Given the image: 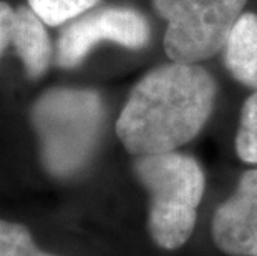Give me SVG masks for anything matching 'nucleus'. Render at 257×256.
<instances>
[{"instance_id":"1","label":"nucleus","mask_w":257,"mask_h":256,"mask_svg":"<svg viewBox=\"0 0 257 256\" xmlns=\"http://www.w3.org/2000/svg\"><path fill=\"white\" fill-rule=\"evenodd\" d=\"M216 83L199 65H163L131 90L116 120V135L135 156L174 151L198 135L209 118Z\"/></svg>"},{"instance_id":"2","label":"nucleus","mask_w":257,"mask_h":256,"mask_svg":"<svg viewBox=\"0 0 257 256\" xmlns=\"http://www.w3.org/2000/svg\"><path fill=\"white\" fill-rule=\"evenodd\" d=\"M135 173L150 193L148 230L160 248L178 249L193 235L204 193V173L193 156L168 151L143 155Z\"/></svg>"},{"instance_id":"3","label":"nucleus","mask_w":257,"mask_h":256,"mask_svg":"<svg viewBox=\"0 0 257 256\" xmlns=\"http://www.w3.org/2000/svg\"><path fill=\"white\" fill-rule=\"evenodd\" d=\"M30 115L47 170L55 177H70L81 170L100 137V95L78 89L48 90L34 103Z\"/></svg>"},{"instance_id":"4","label":"nucleus","mask_w":257,"mask_h":256,"mask_svg":"<svg viewBox=\"0 0 257 256\" xmlns=\"http://www.w3.org/2000/svg\"><path fill=\"white\" fill-rule=\"evenodd\" d=\"M247 0H153L168 22L165 50L173 62L198 63L222 50Z\"/></svg>"},{"instance_id":"5","label":"nucleus","mask_w":257,"mask_h":256,"mask_svg":"<svg viewBox=\"0 0 257 256\" xmlns=\"http://www.w3.org/2000/svg\"><path fill=\"white\" fill-rule=\"evenodd\" d=\"M148 40L150 27L140 12L128 7H105L65 27L57 45V63L62 68L78 67L100 42H114L138 50Z\"/></svg>"},{"instance_id":"6","label":"nucleus","mask_w":257,"mask_h":256,"mask_svg":"<svg viewBox=\"0 0 257 256\" xmlns=\"http://www.w3.org/2000/svg\"><path fill=\"white\" fill-rule=\"evenodd\" d=\"M211 233L224 253L257 256V170L240 175L234 195L212 216Z\"/></svg>"},{"instance_id":"7","label":"nucleus","mask_w":257,"mask_h":256,"mask_svg":"<svg viewBox=\"0 0 257 256\" xmlns=\"http://www.w3.org/2000/svg\"><path fill=\"white\" fill-rule=\"evenodd\" d=\"M43 22L30 7L15 9L12 43L29 78H40L52 58V43Z\"/></svg>"},{"instance_id":"8","label":"nucleus","mask_w":257,"mask_h":256,"mask_svg":"<svg viewBox=\"0 0 257 256\" xmlns=\"http://www.w3.org/2000/svg\"><path fill=\"white\" fill-rule=\"evenodd\" d=\"M224 62L232 77L257 90V15L239 17L224 45Z\"/></svg>"},{"instance_id":"9","label":"nucleus","mask_w":257,"mask_h":256,"mask_svg":"<svg viewBox=\"0 0 257 256\" xmlns=\"http://www.w3.org/2000/svg\"><path fill=\"white\" fill-rule=\"evenodd\" d=\"M100 0H29V7L47 25L57 27L93 9Z\"/></svg>"},{"instance_id":"10","label":"nucleus","mask_w":257,"mask_h":256,"mask_svg":"<svg viewBox=\"0 0 257 256\" xmlns=\"http://www.w3.org/2000/svg\"><path fill=\"white\" fill-rule=\"evenodd\" d=\"M0 256H55L37 246L29 228L22 223L0 220Z\"/></svg>"},{"instance_id":"11","label":"nucleus","mask_w":257,"mask_h":256,"mask_svg":"<svg viewBox=\"0 0 257 256\" xmlns=\"http://www.w3.org/2000/svg\"><path fill=\"white\" fill-rule=\"evenodd\" d=\"M236 151L242 161L257 165V92L244 102L240 110Z\"/></svg>"},{"instance_id":"12","label":"nucleus","mask_w":257,"mask_h":256,"mask_svg":"<svg viewBox=\"0 0 257 256\" xmlns=\"http://www.w3.org/2000/svg\"><path fill=\"white\" fill-rule=\"evenodd\" d=\"M14 20H15V10L9 4L0 2V55L12 43Z\"/></svg>"}]
</instances>
